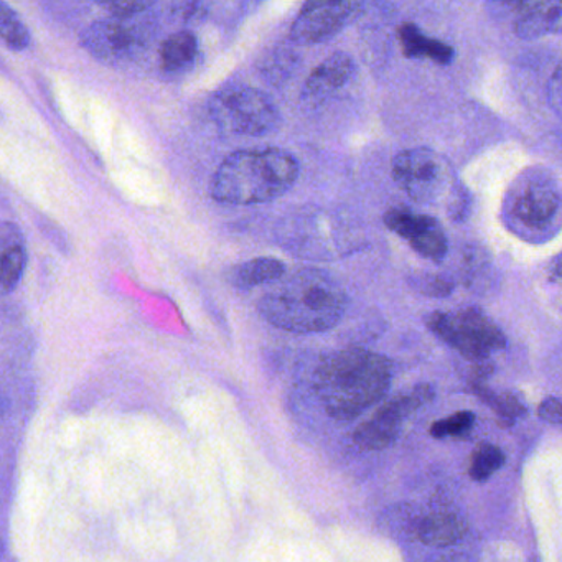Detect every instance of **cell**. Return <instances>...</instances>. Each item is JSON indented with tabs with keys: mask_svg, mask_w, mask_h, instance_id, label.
Segmentation results:
<instances>
[{
	"mask_svg": "<svg viewBox=\"0 0 562 562\" xmlns=\"http://www.w3.org/2000/svg\"><path fill=\"white\" fill-rule=\"evenodd\" d=\"M344 288L321 269L305 268L272 285L259 301L262 317L282 330L315 334L335 327L347 311Z\"/></svg>",
	"mask_w": 562,
	"mask_h": 562,
	"instance_id": "cell-1",
	"label": "cell"
},
{
	"mask_svg": "<svg viewBox=\"0 0 562 562\" xmlns=\"http://www.w3.org/2000/svg\"><path fill=\"white\" fill-rule=\"evenodd\" d=\"M391 363L363 348L337 351L322 361L315 376L317 396L334 419L351 420L383 400L390 390Z\"/></svg>",
	"mask_w": 562,
	"mask_h": 562,
	"instance_id": "cell-2",
	"label": "cell"
},
{
	"mask_svg": "<svg viewBox=\"0 0 562 562\" xmlns=\"http://www.w3.org/2000/svg\"><path fill=\"white\" fill-rule=\"evenodd\" d=\"M297 177V160L285 150H238L220 164L210 193L226 205H258L288 193Z\"/></svg>",
	"mask_w": 562,
	"mask_h": 562,
	"instance_id": "cell-3",
	"label": "cell"
},
{
	"mask_svg": "<svg viewBox=\"0 0 562 562\" xmlns=\"http://www.w3.org/2000/svg\"><path fill=\"white\" fill-rule=\"evenodd\" d=\"M502 218L506 228L522 241H551L562 229L561 186L546 170H525L506 192Z\"/></svg>",
	"mask_w": 562,
	"mask_h": 562,
	"instance_id": "cell-4",
	"label": "cell"
},
{
	"mask_svg": "<svg viewBox=\"0 0 562 562\" xmlns=\"http://www.w3.org/2000/svg\"><path fill=\"white\" fill-rule=\"evenodd\" d=\"M426 324L443 344L476 364L486 363L490 355L506 347L505 335L498 325L479 308L434 312L427 315Z\"/></svg>",
	"mask_w": 562,
	"mask_h": 562,
	"instance_id": "cell-5",
	"label": "cell"
},
{
	"mask_svg": "<svg viewBox=\"0 0 562 562\" xmlns=\"http://www.w3.org/2000/svg\"><path fill=\"white\" fill-rule=\"evenodd\" d=\"M210 113L225 133L261 137L274 133L281 114L274 101L258 88L233 85L212 98Z\"/></svg>",
	"mask_w": 562,
	"mask_h": 562,
	"instance_id": "cell-6",
	"label": "cell"
},
{
	"mask_svg": "<svg viewBox=\"0 0 562 562\" xmlns=\"http://www.w3.org/2000/svg\"><path fill=\"white\" fill-rule=\"evenodd\" d=\"M393 179L417 203H436L446 190L456 187L446 160L426 147L397 154L393 160Z\"/></svg>",
	"mask_w": 562,
	"mask_h": 562,
	"instance_id": "cell-7",
	"label": "cell"
},
{
	"mask_svg": "<svg viewBox=\"0 0 562 562\" xmlns=\"http://www.w3.org/2000/svg\"><path fill=\"white\" fill-rule=\"evenodd\" d=\"M432 396L434 390L429 384H420L409 393L397 394L355 430V446L364 452L386 449L400 436L401 423L414 411L429 403Z\"/></svg>",
	"mask_w": 562,
	"mask_h": 562,
	"instance_id": "cell-8",
	"label": "cell"
},
{
	"mask_svg": "<svg viewBox=\"0 0 562 562\" xmlns=\"http://www.w3.org/2000/svg\"><path fill=\"white\" fill-rule=\"evenodd\" d=\"M363 11L360 2H308L291 27L295 44L314 45L337 35Z\"/></svg>",
	"mask_w": 562,
	"mask_h": 562,
	"instance_id": "cell-9",
	"label": "cell"
},
{
	"mask_svg": "<svg viewBox=\"0 0 562 562\" xmlns=\"http://www.w3.org/2000/svg\"><path fill=\"white\" fill-rule=\"evenodd\" d=\"M384 225L429 261L440 262L449 251L446 232L434 216L420 215L407 209H391L384 215Z\"/></svg>",
	"mask_w": 562,
	"mask_h": 562,
	"instance_id": "cell-10",
	"label": "cell"
},
{
	"mask_svg": "<svg viewBox=\"0 0 562 562\" xmlns=\"http://www.w3.org/2000/svg\"><path fill=\"white\" fill-rule=\"evenodd\" d=\"M139 29L127 24L124 19L100 21L91 24L81 34V44L94 57L103 61H123L143 47Z\"/></svg>",
	"mask_w": 562,
	"mask_h": 562,
	"instance_id": "cell-11",
	"label": "cell"
},
{
	"mask_svg": "<svg viewBox=\"0 0 562 562\" xmlns=\"http://www.w3.org/2000/svg\"><path fill=\"white\" fill-rule=\"evenodd\" d=\"M515 34L525 41L562 32V2L515 4Z\"/></svg>",
	"mask_w": 562,
	"mask_h": 562,
	"instance_id": "cell-12",
	"label": "cell"
},
{
	"mask_svg": "<svg viewBox=\"0 0 562 562\" xmlns=\"http://www.w3.org/2000/svg\"><path fill=\"white\" fill-rule=\"evenodd\" d=\"M355 74L353 58L344 52L330 55L325 58L307 78L305 91L311 97H327L334 91L340 90L350 81Z\"/></svg>",
	"mask_w": 562,
	"mask_h": 562,
	"instance_id": "cell-13",
	"label": "cell"
},
{
	"mask_svg": "<svg viewBox=\"0 0 562 562\" xmlns=\"http://www.w3.org/2000/svg\"><path fill=\"white\" fill-rule=\"evenodd\" d=\"M397 38H400L401 48L404 55L417 60H430L434 64L449 65L456 57V52L450 45L437 41V38L427 37L417 25L403 24L397 29Z\"/></svg>",
	"mask_w": 562,
	"mask_h": 562,
	"instance_id": "cell-14",
	"label": "cell"
},
{
	"mask_svg": "<svg viewBox=\"0 0 562 562\" xmlns=\"http://www.w3.org/2000/svg\"><path fill=\"white\" fill-rule=\"evenodd\" d=\"M2 246V291L4 294L14 291L21 282L25 269V245L21 229L12 223L2 225L0 233Z\"/></svg>",
	"mask_w": 562,
	"mask_h": 562,
	"instance_id": "cell-15",
	"label": "cell"
},
{
	"mask_svg": "<svg viewBox=\"0 0 562 562\" xmlns=\"http://www.w3.org/2000/svg\"><path fill=\"white\" fill-rule=\"evenodd\" d=\"M467 529L469 526L462 516L456 513H434L419 522L417 536L424 544L446 548L460 541L465 536Z\"/></svg>",
	"mask_w": 562,
	"mask_h": 562,
	"instance_id": "cell-16",
	"label": "cell"
},
{
	"mask_svg": "<svg viewBox=\"0 0 562 562\" xmlns=\"http://www.w3.org/2000/svg\"><path fill=\"white\" fill-rule=\"evenodd\" d=\"M199 55V41L192 32H177L160 45V65L164 70L176 74L193 65Z\"/></svg>",
	"mask_w": 562,
	"mask_h": 562,
	"instance_id": "cell-17",
	"label": "cell"
},
{
	"mask_svg": "<svg viewBox=\"0 0 562 562\" xmlns=\"http://www.w3.org/2000/svg\"><path fill=\"white\" fill-rule=\"evenodd\" d=\"M284 274V262L279 261V259L256 258L236 268L232 279L233 284L238 285V288L249 289L281 281Z\"/></svg>",
	"mask_w": 562,
	"mask_h": 562,
	"instance_id": "cell-18",
	"label": "cell"
},
{
	"mask_svg": "<svg viewBox=\"0 0 562 562\" xmlns=\"http://www.w3.org/2000/svg\"><path fill=\"white\" fill-rule=\"evenodd\" d=\"M505 453L499 447L490 442L480 443L470 457L469 473L475 482H486L492 479L503 465H505Z\"/></svg>",
	"mask_w": 562,
	"mask_h": 562,
	"instance_id": "cell-19",
	"label": "cell"
},
{
	"mask_svg": "<svg viewBox=\"0 0 562 562\" xmlns=\"http://www.w3.org/2000/svg\"><path fill=\"white\" fill-rule=\"evenodd\" d=\"M472 391L483 403L488 404L499 417L508 420L509 424H512L513 419H516V417H521L526 414V407L522 406L521 401H519L515 394L508 393V391H505V393H495V391L486 386L485 381L472 383Z\"/></svg>",
	"mask_w": 562,
	"mask_h": 562,
	"instance_id": "cell-20",
	"label": "cell"
},
{
	"mask_svg": "<svg viewBox=\"0 0 562 562\" xmlns=\"http://www.w3.org/2000/svg\"><path fill=\"white\" fill-rule=\"evenodd\" d=\"M0 35L9 50H25L31 44L29 29L5 2L0 4Z\"/></svg>",
	"mask_w": 562,
	"mask_h": 562,
	"instance_id": "cell-21",
	"label": "cell"
},
{
	"mask_svg": "<svg viewBox=\"0 0 562 562\" xmlns=\"http://www.w3.org/2000/svg\"><path fill=\"white\" fill-rule=\"evenodd\" d=\"M475 416L469 411H460V413L450 414L446 419L437 420L430 427V436L436 439H443V437H460L465 436L472 430Z\"/></svg>",
	"mask_w": 562,
	"mask_h": 562,
	"instance_id": "cell-22",
	"label": "cell"
},
{
	"mask_svg": "<svg viewBox=\"0 0 562 562\" xmlns=\"http://www.w3.org/2000/svg\"><path fill=\"white\" fill-rule=\"evenodd\" d=\"M101 5L108 9L114 18L127 19L146 11V9L153 5V2H137V0H133V2H103Z\"/></svg>",
	"mask_w": 562,
	"mask_h": 562,
	"instance_id": "cell-23",
	"label": "cell"
},
{
	"mask_svg": "<svg viewBox=\"0 0 562 562\" xmlns=\"http://www.w3.org/2000/svg\"><path fill=\"white\" fill-rule=\"evenodd\" d=\"M548 100L554 113L562 117V64H559L549 80Z\"/></svg>",
	"mask_w": 562,
	"mask_h": 562,
	"instance_id": "cell-24",
	"label": "cell"
},
{
	"mask_svg": "<svg viewBox=\"0 0 562 562\" xmlns=\"http://www.w3.org/2000/svg\"><path fill=\"white\" fill-rule=\"evenodd\" d=\"M539 417L546 423L562 426V401L558 397H546L538 407Z\"/></svg>",
	"mask_w": 562,
	"mask_h": 562,
	"instance_id": "cell-25",
	"label": "cell"
},
{
	"mask_svg": "<svg viewBox=\"0 0 562 562\" xmlns=\"http://www.w3.org/2000/svg\"><path fill=\"white\" fill-rule=\"evenodd\" d=\"M552 272H554L559 279H562V251L561 255L555 256L554 261H552Z\"/></svg>",
	"mask_w": 562,
	"mask_h": 562,
	"instance_id": "cell-26",
	"label": "cell"
}]
</instances>
